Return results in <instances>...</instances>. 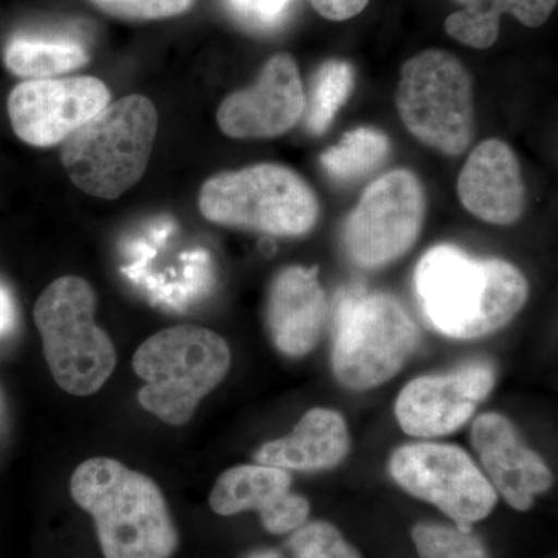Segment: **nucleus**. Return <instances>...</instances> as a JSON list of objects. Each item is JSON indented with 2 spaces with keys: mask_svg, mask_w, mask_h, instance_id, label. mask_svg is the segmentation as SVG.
I'll return each instance as SVG.
<instances>
[{
  "mask_svg": "<svg viewBox=\"0 0 558 558\" xmlns=\"http://www.w3.org/2000/svg\"><path fill=\"white\" fill-rule=\"evenodd\" d=\"M157 130L159 113L149 98L130 95L109 102L62 142V167L89 196L119 199L145 174Z\"/></svg>",
  "mask_w": 558,
  "mask_h": 558,
  "instance_id": "3",
  "label": "nucleus"
},
{
  "mask_svg": "<svg viewBox=\"0 0 558 558\" xmlns=\"http://www.w3.org/2000/svg\"><path fill=\"white\" fill-rule=\"evenodd\" d=\"M247 558H282L279 550H258V553L250 554Z\"/></svg>",
  "mask_w": 558,
  "mask_h": 558,
  "instance_id": "29",
  "label": "nucleus"
},
{
  "mask_svg": "<svg viewBox=\"0 0 558 558\" xmlns=\"http://www.w3.org/2000/svg\"><path fill=\"white\" fill-rule=\"evenodd\" d=\"M427 211L421 180L409 170H395L363 191L341 230L349 259L362 269H379L416 244Z\"/></svg>",
  "mask_w": 558,
  "mask_h": 558,
  "instance_id": "9",
  "label": "nucleus"
},
{
  "mask_svg": "<svg viewBox=\"0 0 558 558\" xmlns=\"http://www.w3.org/2000/svg\"><path fill=\"white\" fill-rule=\"evenodd\" d=\"M295 0H227L231 13L256 31H274L288 20Z\"/></svg>",
  "mask_w": 558,
  "mask_h": 558,
  "instance_id": "26",
  "label": "nucleus"
},
{
  "mask_svg": "<svg viewBox=\"0 0 558 558\" xmlns=\"http://www.w3.org/2000/svg\"><path fill=\"white\" fill-rule=\"evenodd\" d=\"M14 318H16V310H14L13 296L9 289L0 284V336L13 328Z\"/></svg>",
  "mask_w": 558,
  "mask_h": 558,
  "instance_id": "28",
  "label": "nucleus"
},
{
  "mask_svg": "<svg viewBox=\"0 0 558 558\" xmlns=\"http://www.w3.org/2000/svg\"><path fill=\"white\" fill-rule=\"evenodd\" d=\"M90 513L105 558H171L179 534L156 481L112 458H90L70 480Z\"/></svg>",
  "mask_w": 558,
  "mask_h": 558,
  "instance_id": "2",
  "label": "nucleus"
},
{
  "mask_svg": "<svg viewBox=\"0 0 558 558\" xmlns=\"http://www.w3.org/2000/svg\"><path fill=\"white\" fill-rule=\"evenodd\" d=\"M389 473L400 487L432 502L462 531L490 515L498 494L473 459L449 444H410L389 459Z\"/></svg>",
  "mask_w": 558,
  "mask_h": 558,
  "instance_id": "10",
  "label": "nucleus"
},
{
  "mask_svg": "<svg viewBox=\"0 0 558 558\" xmlns=\"http://www.w3.org/2000/svg\"><path fill=\"white\" fill-rule=\"evenodd\" d=\"M472 442L492 486L513 509H531L535 495L553 484L548 465L521 442L515 427L501 414H481L473 424Z\"/></svg>",
  "mask_w": 558,
  "mask_h": 558,
  "instance_id": "15",
  "label": "nucleus"
},
{
  "mask_svg": "<svg viewBox=\"0 0 558 558\" xmlns=\"http://www.w3.org/2000/svg\"><path fill=\"white\" fill-rule=\"evenodd\" d=\"M414 293L433 329L472 340L501 329L523 310L527 279L498 258H473L454 245L429 248L414 270Z\"/></svg>",
  "mask_w": 558,
  "mask_h": 558,
  "instance_id": "1",
  "label": "nucleus"
},
{
  "mask_svg": "<svg viewBox=\"0 0 558 558\" xmlns=\"http://www.w3.org/2000/svg\"><path fill=\"white\" fill-rule=\"evenodd\" d=\"M396 106L410 134L446 156H461L475 135L472 75L449 51L424 50L402 65Z\"/></svg>",
  "mask_w": 558,
  "mask_h": 558,
  "instance_id": "8",
  "label": "nucleus"
},
{
  "mask_svg": "<svg viewBox=\"0 0 558 558\" xmlns=\"http://www.w3.org/2000/svg\"><path fill=\"white\" fill-rule=\"evenodd\" d=\"M495 369L487 362H472L444 376L414 379L400 391L396 417L407 435L436 438L457 432L490 395Z\"/></svg>",
  "mask_w": 558,
  "mask_h": 558,
  "instance_id": "12",
  "label": "nucleus"
},
{
  "mask_svg": "<svg viewBox=\"0 0 558 558\" xmlns=\"http://www.w3.org/2000/svg\"><path fill=\"white\" fill-rule=\"evenodd\" d=\"M458 196L470 215L494 226H510L526 209V186L515 153L498 138L484 140L462 167Z\"/></svg>",
  "mask_w": 558,
  "mask_h": 558,
  "instance_id": "16",
  "label": "nucleus"
},
{
  "mask_svg": "<svg viewBox=\"0 0 558 558\" xmlns=\"http://www.w3.org/2000/svg\"><path fill=\"white\" fill-rule=\"evenodd\" d=\"M289 470L247 464L226 470L216 481L209 506L218 515L255 510L270 534H288L306 523L310 502L290 492Z\"/></svg>",
  "mask_w": 558,
  "mask_h": 558,
  "instance_id": "14",
  "label": "nucleus"
},
{
  "mask_svg": "<svg viewBox=\"0 0 558 558\" xmlns=\"http://www.w3.org/2000/svg\"><path fill=\"white\" fill-rule=\"evenodd\" d=\"M110 102V92L94 76L28 80L9 97L14 134L36 148L60 145Z\"/></svg>",
  "mask_w": 558,
  "mask_h": 558,
  "instance_id": "11",
  "label": "nucleus"
},
{
  "mask_svg": "<svg viewBox=\"0 0 558 558\" xmlns=\"http://www.w3.org/2000/svg\"><path fill=\"white\" fill-rule=\"evenodd\" d=\"M355 70L351 62L329 60L319 65L312 83L310 109H307L306 126L312 134H323L341 106L354 90Z\"/></svg>",
  "mask_w": 558,
  "mask_h": 558,
  "instance_id": "22",
  "label": "nucleus"
},
{
  "mask_svg": "<svg viewBox=\"0 0 558 558\" xmlns=\"http://www.w3.org/2000/svg\"><path fill=\"white\" fill-rule=\"evenodd\" d=\"M289 558H362L354 546L332 524L325 521L303 524L286 543ZM282 558L284 554L281 553Z\"/></svg>",
  "mask_w": 558,
  "mask_h": 558,
  "instance_id": "24",
  "label": "nucleus"
},
{
  "mask_svg": "<svg viewBox=\"0 0 558 558\" xmlns=\"http://www.w3.org/2000/svg\"><path fill=\"white\" fill-rule=\"evenodd\" d=\"M95 311L94 289L72 275L51 282L33 311L51 376L78 398L100 391L117 366L116 347L95 322Z\"/></svg>",
  "mask_w": 558,
  "mask_h": 558,
  "instance_id": "5",
  "label": "nucleus"
},
{
  "mask_svg": "<svg viewBox=\"0 0 558 558\" xmlns=\"http://www.w3.org/2000/svg\"><path fill=\"white\" fill-rule=\"evenodd\" d=\"M391 150L388 135L374 128L348 132L336 146L319 156V163L330 179L348 183L366 178L387 161Z\"/></svg>",
  "mask_w": 558,
  "mask_h": 558,
  "instance_id": "20",
  "label": "nucleus"
},
{
  "mask_svg": "<svg viewBox=\"0 0 558 558\" xmlns=\"http://www.w3.org/2000/svg\"><path fill=\"white\" fill-rule=\"evenodd\" d=\"M87 53L69 40L17 38L5 50V65L14 75L28 80L53 78L86 64Z\"/></svg>",
  "mask_w": 558,
  "mask_h": 558,
  "instance_id": "21",
  "label": "nucleus"
},
{
  "mask_svg": "<svg viewBox=\"0 0 558 558\" xmlns=\"http://www.w3.org/2000/svg\"><path fill=\"white\" fill-rule=\"evenodd\" d=\"M351 449L348 425L333 410L312 409L284 438L264 444L255 454L256 464L284 470L315 472L333 469Z\"/></svg>",
  "mask_w": 558,
  "mask_h": 558,
  "instance_id": "18",
  "label": "nucleus"
},
{
  "mask_svg": "<svg viewBox=\"0 0 558 558\" xmlns=\"http://www.w3.org/2000/svg\"><path fill=\"white\" fill-rule=\"evenodd\" d=\"M231 365L227 341L207 328L179 325L154 333L140 344L132 368L146 385L138 403L172 427L189 424L197 405Z\"/></svg>",
  "mask_w": 558,
  "mask_h": 558,
  "instance_id": "4",
  "label": "nucleus"
},
{
  "mask_svg": "<svg viewBox=\"0 0 558 558\" xmlns=\"http://www.w3.org/2000/svg\"><path fill=\"white\" fill-rule=\"evenodd\" d=\"M202 216L218 226L299 238L317 223V194L299 172L259 163L220 172L202 185Z\"/></svg>",
  "mask_w": 558,
  "mask_h": 558,
  "instance_id": "6",
  "label": "nucleus"
},
{
  "mask_svg": "<svg viewBox=\"0 0 558 558\" xmlns=\"http://www.w3.org/2000/svg\"><path fill=\"white\" fill-rule=\"evenodd\" d=\"M413 542L418 558H490L478 538L459 527L417 524Z\"/></svg>",
  "mask_w": 558,
  "mask_h": 558,
  "instance_id": "23",
  "label": "nucleus"
},
{
  "mask_svg": "<svg viewBox=\"0 0 558 558\" xmlns=\"http://www.w3.org/2000/svg\"><path fill=\"white\" fill-rule=\"evenodd\" d=\"M464 10L450 14L446 32L472 49H488L497 43L499 17L509 13L526 27L537 28L549 20L557 0H457Z\"/></svg>",
  "mask_w": 558,
  "mask_h": 558,
  "instance_id": "19",
  "label": "nucleus"
},
{
  "mask_svg": "<svg viewBox=\"0 0 558 558\" xmlns=\"http://www.w3.org/2000/svg\"><path fill=\"white\" fill-rule=\"evenodd\" d=\"M328 301L317 269L292 266L279 271L267 296L270 339L282 354L301 357L315 348L325 325Z\"/></svg>",
  "mask_w": 558,
  "mask_h": 558,
  "instance_id": "17",
  "label": "nucleus"
},
{
  "mask_svg": "<svg viewBox=\"0 0 558 558\" xmlns=\"http://www.w3.org/2000/svg\"><path fill=\"white\" fill-rule=\"evenodd\" d=\"M336 328L333 374L355 391L379 387L395 377L421 341L416 323L389 293H343Z\"/></svg>",
  "mask_w": 558,
  "mask_h": 558,
  "instance_id": "7",
  "label": "nucleus"
},
{
  "mask_svg": "<svg viewBox=\"0 0 558 558\" xmlns=\"http://www.w3.org/2000/svg\"><path fill=\"white\" fill-rule=\"evenodd\" d=\"M312 7L329 21H348L357 16L369 0H310Z\"/></svg>",
  "mask_w": 558,
  "mask_h": 558,
  "instance_id": "27",
  "label": "nucleus"
},
{
  "mask_svg": "<svg viewBox=\"0 0 558 558\" xmlns=\"http://www.w3.org/2000/svg\"><path fill=\"white\" fill-rule=\"evenodd\" d=\"M98 9L123 20H161L178 16L193 0H92Z\"/></svg>",
  "mask_w": 558,
  "mask_h": 558,
  "instance_id": "25",
  "label": "nucleus"
},
{
  "mask_svg": "<svg viewBox=\"0 0 558 558\" xmlns=\"http://www.w3.org/2000/svg\"><path fill=\"white\" fill-rule=\"evenodd\" d=\"M304 109L299 65L290 54L278 53L266 62L253 86L220 102L216 120L231 138H275L292 130Z\"/></svg>",
  "mask_w": 558,
  "mask_h": 558,
  "instance_id": "13",
  "label": "nucleus"
}]
</instances>
